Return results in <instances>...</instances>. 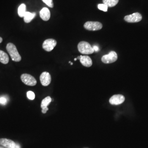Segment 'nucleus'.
<instances>
[{
	"label": "nucleus",
	"instance_id": "f257e3e1",
	"mask_svg": "<svg viewBox=\"0 0 148 148\" xmlns=\"http://www.w3.org/2000/svg\"><path fill=\"white\" fill-rule=\"evenodd\" d=\"M6 49L10 54L11 59L13 61H14L16 62H19L21 60V56L18 52L16 46L13 43H8L7 45Z\"/></svg>",
	"mask_w": 148,
	"mask_h": 148
},
{
	"label": "nucleus",
	"instance_id": "f03ea898",
	"mask_svg": "<svg viewBox=\"0 0 148 148\" xmlns=\"http://www.w3.org/2000/svg\"><path fill=\"white\" fill-rule=\"evenodd\" d=\"M79 52L84 54H91L94 53V49L90 43L86 41H81L77 46Z\"/></svg>",
	"mask_w": 148,
	"mask_h": 148
},
{
	"label": "nucleus",
	"instance_id": "7ed1b4c3",
	"mask_svg": "<svg viewBox=\"0 0 148 148\" xmlns=\"http://www.w3.org/2000/svg\"><path fill=\"white\" fill-rule=\"evenodd\" d=\"M84 27L89 31H97L102 29L103 25L99 21H88L85 23Z\"/></svg>",
	"mask_w": 148,
	"mask_h": 148
},
{
	"label": "nucleus",
	"instance_id": "20e7f679",
	"mask_svg": "<svg viewBox=\"0 0 148 148\" xmlns=\"http://www.w3.org/2000/svg\"><path fill=\"white\" fill-rule=\"evenodd\" d=\"M21 80L22 82L27 86H34L37 84V81L35 78L31 75L28 74H23L21 75Z\"/></svg>",
	"mask_w": 148,
	"mask_h": 148
},
{
	"label": "nucleus",
	"instance_id": "39448f33",
	"mask_svg": "<svg viewBox=\"0 0 148 148\" xmlns=\"http://www.w3.org/2000/svg\"><path fill=\"white\" fill-rule=\"evenodd\" d=\"M117 59V54L114 51H111L108 54L104 55L101 58L103 63L110 64L115 62Z\"/></svg>",
	"mask_w": 148,
	"mask_h": 148
},
{
	"label": "nucleus",
	"instance_id": "423d86ee",
	"mask_svg": "<svg viewBox=\"0 0 148 148\" xmlns=\"http://www.w3.org/2000/svg\"><path fill=\"white\" fill-rule=\"evenodd\" d=\"M57 41L53 38L46 40L42 44V47L44 50L47 52H51L57 45Z\"/></svg>",
	"mask_w": 148,
	"mask_h": 148
},
{
	"label": "nucleus",
	"instance_id": "0eeeda50",
	"mask_svg": "<svg viewBox=\"0 0 148 148\" xmlns=\"http://www.w3.org/2000/svg\"><path fill=\"white\" fill-rule=\"evenodd\" d=\"M142 16L139 13H134L132 14L126 16L124 17V20L128 23H138L141 21Z\"/></svg>",
	"mask_w": 148,
	"mask_h": 148
},
{
	"label": "nucleus",
	"instance_id": "6e6552de",
	"mask_svg": "<svg viewBox=\"0 0 148 148\" xmlns=\"http://www.w3.org/2000/svg\"><path fill=\"white\" fill-rule=\"evenodd\" d=\"M40 79L42 86H48L51 82V76L49 73L45 71L41 74Z\"/></svg>",
	"mask_w": 148,
	"mask_h": 148
},
{
	"label": "nucleus",
	"instance_id": "1a4fd4ad",
	"mask_svg": "<svg viewBox=\"0 0 148 148\" xmlns=\"http://www.w3.org/2000/svg\"><path fill=\"white\" fill-rule=\"evenodd\" d=\"M125 98L121 95H116L112 96L109 99V103L112 105H120L124 102Z\"/></svg>",
	"mask_w": 148,
	"mask_h": 148
},
{
	"label": "nucleus",
	"instance_id": "9d476101",
	"mask_svg": "<svg viewBox=\"0 0 148 148\" xmlns=\"http://www.w3.org/2000/svg\"><path fill=\"white\" fill-rule=\"evenodd\" d=\"M0 145L7 148H16V144L14 141L6 138L0 139Z\"/></svg>",
	"mask_w": 148,
	"mask_h": 148
},
{
	"label": "nucleus",
	"instance_id": "9b49d317",
	"mask_svg": "<svg viewBox=\"0 0 148 148\" xmlns=\"http://www.w3.org/2000/svg\"><path fill=\"white\" fill-rule=\"evenodd\" d=\"M51 101H52V98H51V97L48 96L45 98H44L41 101V107L42 108V112L43 114H46L47 111L48 110L47 106L51 103Z\"/></svg>",
	"mask_w": 148,
	"mask_h": 148
},
{
	"label": "nucleus",
	"instance_id": "f8f14e48",
	"mask_svg": "<svg viewBox=\"0 0 148 148\" xmlns=\"http://www.w3.org/2000/svg\"><path fill=\"white\" fill-rule=\"evenodd\" d=\"M80 63L86 67H90L92 65V60L87 56H80Z\"/></svg>",
	"mask_w": 148,
	"mask_h": 148
},
{
	"label": "nucleus",
	"instance_id": "ddd939ff",
	"mask_svg": "<svg viewBox=\"0 0 148 148\" xmlns=\"http://www.w3.org/2000/svg\"><path fill=\"white\" fill-rule=\"evenodd\" d=\"M40 16L41 18L44 21H48L51 17V13L49 9L44 7L40 12Z\"/></svg>",
	"mask_w": 148,
	"mask_h": 148
},
{
	"label": "nucleus",
	"instance_id": "4468645a",
	"mask_svg": "<svg viewBox=\"0 0 148 148\" xmlns=\"http://www.w3.org/2000/svg\"><path fill=\"white\" fill-rule=\"evenodd\" d=\"M10 60L9 57L7 53L3 51L0 50V62L4 64L8 63Z\"/></svg>",
	"mask_w": 148,
	"mask_h": 148
},
{
	"label": "nucleus",
	"instance_id": "2eb2a0df",
	"mask_svg": "<svg viewBox=\"0 0 148 148\" xmlns=\"http://www.w3.org/2000/svg\"><path fill=\"white\" fill-rule=\"evenodd\" d=\"M36 15V13H31L29 12H26L24 16V21L26 23H30L32 20L35 17Z\"/></svg>",
	"mask_w": 148,
	"mask_h": 148
},
{
	"label": "nucleus",
	"instance_id": "dca6fc26",
	"mask_svg": "<svg viewBox=\"0 0 148 148\" xmlns=\"http://www.w3.org/2000/svg\"><path fill=\"white\" fill-rule=\"evenodd\" d=\"M26 12H27L26 11V5L24 3H22L19 5L18 10V15L21 18H23V17L24 18Z\"/></svg>",
	"mask_w": 148,
	"mask_h": 148
},
{
	"label": "nucleus",
	"instance_id": "f3484780",
	"mask_svg": "<svg viewBox=\"0 0 148 148\" xmlns=\"http://www.w3.org/2000/svg\"><path fill=\"white\" fill-rule=\"evenodd\" d=\"M119 0H103V4H105L108 7H113L116 5Z\"/></svg>",
	"mask_w": 148,
	"mask_h": 148
},
{
	"label": "nucleus",
	"instance_id": "a211bd4d",
	"mask_svg": "<svg viewBox=\"0 0 148 148\" xmlns=\"http://www.w3.org/2000/svg\"><path fill=\"white\" fill-rule=\"evenodd\" d=\"M27 97L30 100H34L35 98V93L32 91H28L27 92Z\"/></svg>",
	"mask_w": 148,
	"mask_h": 148
},
{
	"label": "nucleus",
	"instance_id": "6ab92c4d",
	"mask_svg": "<svg viewBox=\"0 0 148 148\" xmlns=\"http://www.w3.org/2000/svg\"><path fill=\"white\" fill-rule=\"evenodd\" d=\"M98 8L99 10H100L101 11L106 12V11H108V7L107 5H106L105 4H99L98 5Z\"/></svg>",
	"mask_w": 148,
	"mask_h": 148
},
{
	"label": "nucleus",
	"instance_id": "aec40b11",
	"mask_svg": "<svg viewBox=\"0 0 148 148\" xmlns=\"http://www.w3.org/2000/svg\"><path fill=\"white\" fill-rule=\"evenodd\" d=\"M42 1L45 4H46L48 7L51 8H53L54 7L53 0H42Z\"/></svg>",
	"mask_w": 148,
	"mask_h": 148
},
{
	"label": "nucleus",
	"instance_id": "412c9836",
	"mask_svg": "<svg viewBox=\"0 0 148 148\" xmlns=\"http://www.w3.org/2000/svg\"><path fill=\"white\" fill-rule=\"evenodd\" d=\"M6 103H7V99L3 97H0V104H3V105H5Z\"/></svg>",
	"mask_w": 148,
	"mask_h": 148
},
{
	"label": "nucleus",
	"instance_id": "4be33fe9",
	"mask_svg": "<svg viewBox=\"0 0 148 148\" xmlns=\"http://www.w3.org/2000/svg\"><path fill=\"white\" fill-rule=\"evenodd\" d=\"M93 48L95 52H98V51H99V47H98L97 46H94Z\"/></svg>",
	"mask_w": 148,
	"mask_h": 148
},
{
	"label": "nucleus",
	"instance_id": "5701e85b",
	"mask_svg": "<svg viewBox=\"0 0 148 148\" xmlns=\"http://www.w3.org/2000/svg\"><path fill=\"white\" fill-rule=\"evenodd\" d=\"M3 41V39L1 37H0V43Z\"/></svg>",
	"mask_w": 148,
	"mask_h": 148
},
{
	"label": "nucleus",
	"instance_id": "b1692460",
	"mask_svg": "<svg viewBox=\"0 0 148 148\" xmlns=\"http://www.w3.org/2000/svg\"><path fill=\"white\" fill-rule=\"evenodd\" d=\"M76 60H77V58L74 59V60H75V61H76Z\"/></svg>",
	"mask_w": 148,
	"mask_h": 148
},
{
	"label": "nucleus",
	"instance_id": "393cba45",
	"mask_svg": "<svg viewBox=\"0 0 148 148\" xmlns=\"http://www.w3.org/2000/svg\"><path fill=\"white\" fill-rule=\"evenodd\" d=\"M70 64H71V65H73V63H70Z\"/></svg>",
	"mask_w": 148,
	"mask_h": 148
},
{
	"label": "nucleus",
	"instance_id": "a878e982",
	"mask_svg": "<svg viewBox=\"0 0 148 148\" xmlns=\"http://www.w3.org/2000/svg\"></svg>",
	"mask_w": 148,
	"mask_h": 148
}]
</instances>
